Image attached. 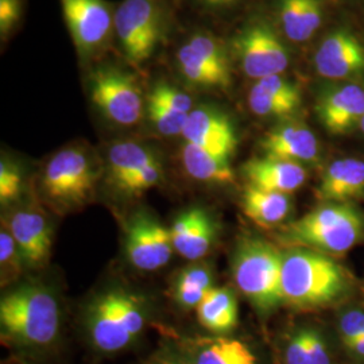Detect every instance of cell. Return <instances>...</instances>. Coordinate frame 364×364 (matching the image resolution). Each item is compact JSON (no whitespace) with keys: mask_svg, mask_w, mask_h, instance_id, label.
Listing matches in <instances>:
<instances>
[{"mask_svg":"<svg viewBox=\"0 0 364 364\" xmlns=\"http://www.w3.org/2000/svg\"><path fill=\"white\" fill-rule=\"evenodd\" d=\"M144 326V309L135 296L112 290L92 305L90 332L93 344L105 352L126 348Z\"/></svg>","mask_w":364,"mask_h":364,"instance_id":"obj_6","label":"cell"},{"mask_svg":"<svg viewBox=\"0 0 364 364\" xmlns=\"http://www.w3.org/2000/svg\"><path fill=\"white\" fill-rule=\"evenodd\" d=\"M182 136L188 144L228 159L237 147V135L231 119L207 107L195 108L189 114Z\"/></svg>","mask_w":364,"mask_h":364,"instance_id":"obj_14","label":"cell"},{"mask_svg":"<svg viewBox=\"0 0 364 364\" xmlns=\"http://www.w3.org/2000/svg\"><path fill=\"white\" fill-rule=\"evenodd\" d=\"M266 156L299 164H314L320 156V146L313 131L299 122H289L269 131L260 142Z\"/></svg>","mask_w":364,"mask_h":364,"instance_id":"obj_16","label":"cell"},{"mask_svg":"<svg viewBox=\"0 0 364 364\" xmlns=\"http://www.w3.org/2000/svg\"><path fill=\"white\" fill-rule=\"evenodd\" d=\"M338 333L344 350L350 353L355 343L364 336V309L350 306L338 313Z\"/></svg>","mask_w":364,"mask_h":364,"instance_id":"obj_29","label":"cell"},{"mask_svg":"<svg viewBox=\"0 0 364 364\" xmlns=\"http://www.w3.org/2000/svg\"><path fill=\"white\" fill-rule=\"evenodd\" d=\"M156 364H189L186 362H182V360H177V359H162L159 362H156Z\"/></svg>","mask_w":364,"mask_h":364,"instance_id":"obj_39","label":"cell"},{"mask_svg":"<svg viewBox=\"0 0 364 364\" xmlns=\"http://www.w3.org/2000/svg\"><path fill=\"white\" fill-rule=\"evenodd\" d=\"M321 0H279L278 18L284 36L302 43L312 38L323 25Z\"/></svg>","mask_w":364,"mask_h":364,"instance_id":"obj_22","label":"cell"},{"mask_svg":"<svg viewBox=\"0 0 364 364\" xmlns=\"http://www.w3.org/2000/svg\"><path fill=\"white\" fill-rule=\"evenodd\" d=\"M22 189V176L18 168L9 161L0 164V201L9 204L18 198Z\"/></svg>","mask_w":364,"mask_h":364,"instance_id":"obj_33","label":"cell"},{"mask_svg":"<svg viewBox=\"0 0 364 364\" xmlns=\"http://www.w3.org/2000/svg\"><path fill=\"white\" fill-rule=\"evenodd\" d=\"M197 1H200L201 4H204L208 9L220 10V9H228V7L234 6L239 0H197Z\"/></svg>","mask_w":364,"mask_h":364,"instance_id":"obj_38","label":"cell"},{"mask_svg":"<svg viewBox=\"0 0 364 364\" xmlns=\"http://www.w3.org/2000/svg\"><path fill=\"white\" fill-rule=\"evenodd\" d=\"M316 112L329 134L343 135L359 127L364 117V87L344 84L323 92L316 105Z\"/></svg>","mask_w":364,"mask_h":364,"instance_id":"obj_15","label":"cell"},{"mask_svg":"<svg viewBox=\"0 0 364 364\" xmlns=\"http://www.w3.org/2000/svg\"><path fill=\"white\" fill-rule=\"evenodd\" d=\"M122 52L134 65L150 60L168 31V11L161 0H124L115 11Z\"/></svg>","mask_w":364,"mask_h":364,"instance_id":"obj_5","label":"cell"},{"mask_svg":"<svg viewBox=\"0 0 364 364\" xmlns=\"http://www.w3.org/2000/svg\"><path fill=\"white\" fill-rule=\"evenodd\" d=\"M353 277L333 257L309 248L289 247L282 257L284 304L299 311L321 309L351 293Z\"/></svg>","mask_w":364,"mask_h":364,"instance_id":"obj_1","label":"cell"},{"mask_svg":"<svg viewBox=\"0 0 364 364\" xmlns=\"http://www.w3.org/2000/svg\"><path fill=\"white\" fill-rule=\"evenodd\" d=\"M21 16L19 0H0V31L9 34Z\"/></svg>","mask_w":364,"mask_h":364,"instance_id":"obj_37","label":"cell"},{"mask_svg":"<svg viewBox=\"0 0 364 364\" xmlns=\"http://www.w3.org/2000/svg\"><path fill=\"white\" fill-rule=\"evenodd\" d=\"M320 203H346L364 200V161L340 158L331 162L323 171L316 189Z\"/></svg>","mask_w":364,"mask_h":364,"instance_id":"obj_17","label":"cell"},{"mask_svg":"<svg viewBox=\"0 0 364 364\" xmlns=\"http://www.w3.org/2000/svg\"><path fill=\"white\" fill-rule=\"evenodd\" d=\"M279 240L287 247L341 257L363 242V213L353 204L323 203L285 227Z\"/></svg>","mask_w":364,"mask_h":364,"instance_id":"obj_2","label":"cell"},{"mask_svg":"<svg viewBox=\"0 0 364 364\" xmlns=\"http://www.w3.org/2000/svg\"><path fill=\"white\" fill-rule=\"evenodd\" d=\"M235 53L245 75L255 81L281 75L290 65V53L266 22H252L234 41Z\"/></svg>","mask_w":364,"mask_h":364,"instance_id":"obj_10","label":"cell"},{"mask_svg":"<svg viewBox=\"0 0 364 364\" xmlns=\"http://www.w3.org/2000/svg\"><path fill=\"white\" fill-rule=\"evenodd\" d=\"M282 257L284 252L260 237H245L235 251V284L260 312H270L284 304Z\"/></svg>","mask_w":364,"mask_h":364,"instance_id":"obj_4","label":"cell"},{"mask_svg":"<svg viewBox=\"0 0 364 364\" xmlns=\"http://www.w3.org/2000/svg\"><path fill=\"white\" fill-rule=\"evenodd\" d=\"M169 230L174 251L185 259H201L208 254L216 239V228L208 213L201 208L186 210Z\"/></svg>","mask_w":364,"mask_h":364,"instance_id":"obj_19","label":"cell"},{"mask_svg":"<svg viewBox=\"0 0 364 364\" xmlns=\"http://www.w3.org/2000/svg\"><path fill=\"white\" fill-rule=\"evenodd\" d=\"M9 231L19 248L22 259L31 266L43 263L50 254L52 235L45 218L34 210L14 213Z\"/></svg>","mask_w":364,"mask_h":364,"instance_id":"obj_21","label":"cell"},{"mask_svg":"<svg viewBox=\"0 0 364 364\" xmlns=\"http://www.w3.org/2000/svg\"><path fill=\"white\" fill-rule=\"evenodd\" d=\"M316 72L328 80H348L364 75V45L352 31L338 28L328 34L314 53Z\"/></svg>","mask_w":364,"mask_h":364,"instance_id":"obj_13","label":"cell"},{"mask_svg":"<svg viewBox=\"0 0 364 364\" xmlns=\"http://www.w3.org/2000/svg\"><path fill=\"white\" fill-rule=\"evenodd\" d=\"M306 346V363L332 364V356L324 335L316 328H302Z\"/></svg>","mask_w":364,"mask_h":364,"instance_id":"obj_32","label":"cell"},{"mask_svg":"<svg viewBox=\"0 0 364 364\" xmlns=\"http://www.w3.org/2000/svg\"><path fill=\"white\" fill-rule=\"evenodd\" d=\"M93 105L117 126H134L144 115V95L135 76L119 68L105 66L92 73Z\"/></svg>","mask_w":364,"mask_h":364,"instance_id":"obj_7","label":"cell"},{"mask_svg":"<svg viewBox=\"0 0 364 364\" xmlns=\"http://www.w3.org/2000/svg\"><path fill=\"white\" fill-rule=\"evenodd\" d=\"M248 105L258 117H289L301 105V92L281 75L260 78L250 90Z\"/></svg>","mask_w":364,"mask_h":364,"instance_id":"obj_20","label":"cell"},{"mask_svg":"<svg viewBox=\"0 0 364 364\" xmlns=\"http://www.w3.org/2000/svg\"><path fill=\"white\" fill-rule=\"evenodd\" d=\"M63 13L78 54L103 49L115 28V13L105 0H61Z\"/></svg>","mask_w":364,"mask_h":364,"instance_id":"obj_11","label":"cell"},{"mask_svg":"<svg viewBox=\"0 0 364 364\" xmlns=\"http://www.w3.org/2000/svg\"><path fill=\"white\" fill-rule=\"evenodd\" d=\"M164 177V169L162 164L159 159L156 158L151 162H149L144 168L139 170L130 181L127 182L123 188L122 192L130 193V195H139L144 193L146 191L151 189L156 186Z\"/></svg>","mask_w":364,"mask_h":364,"instance_id":"obj_31","label":"cell"},{"mask_svg":"<svg viewBox=\"0 0 364 364\" xmlns=\"http://www.w3.org/2000/svg\"><path fill=\"white\" fill-rule=\"evenodd\" d=\"M196 309L198 323L209 332L227 333L237 324V301L225 287H212Z\"/></svg>","mask_w":364,"mask_h":364,"instance_id":"obj_24","label":"cell"},{"mask_svg":"<svg viewBox=\"0 0 364 364\" xmlns=\"http://www.w3.org/2000/svg\"><path fill=\"white\" fill-rule=\"evenodd\" d=\"M146 114L154 129L165 136L182 135L189 117L186 114L171 111L151 100H146Z\"/></svg>","mask_w":364,"mask_h":364,"instance_id":"obj_28","label":"cell"},{"mask_svg":"<svg viewBox=\"0 0 364 364\" xmlns=\"http://www.w3.org/2000/svg\"><path fill=\"white\" fill-rule=\"evenodd\" d=\"M156 156L150 149L136 142H120L111 146L107 156L108 176L122 191L131 178Z\"/></svg>","mask_w":364,"mask_h":364,"instance_id":"obj_27","label":"cell"},{"mask_svg":"<svg viewBox=\"0 0 364 364\" xmlns=\"http://www.w3.org/2000/svg\"><path fill=\"white\" fill-rule=\"evenodd\" d=\"M173 251L170 230L150 216L139 215L127 227L126 254L134 267L156 272L169 263Z\"/></svg>","mask_w":364,"mask_h":364,"instance_id":"obj_12","label":"cell"},{"mask_svg":"<svg viewBox=\"0 0 364 364\" xmlns=\"http://www.w3.org/2000/svg\"><path fill=\"white\" fill-rule=\"evenodd\" d=\"M212 287V274L209 273L208 269L200 266L183 270L176 284V289L209 290Z\"/></svg>","mask_w":364,"mask_h":364,"instance_id":"obj_35","label":"cell"},{"mask_svg":"<svg viewBox=\"0 0 364 364\" xmlns=\"http://www.w3.org/2000/svg\"><path fill=\"white\" fill-rule=\"evenodd\" d=\"M242 208L257 225L273 228L287 220L291 210V198L287 193L262 191L248 185L242 196Z\"/></svg>","mask_w":364,"mask_h":364,"instance_id":"obj_23","label":"cell"},{"mask_svg":"<svg viewBox=\"0 0 364 364\" xmlns=\"http://www.w3.org/2000/svg\"><path fill=\"white\" fill-rule=\"evenodd\" d=\"M95 183L93 164L78 147H68L52 156L42 176L45 195L61 205L82 204L91 197Z\"/></svg>","mask_w":364,"mask_h":364,"instance_id":"obj_9","label":"cell"},{"mask_svg":"<svg viewBox=\"0 0 364 364\" xmlns=\"http://www.w3.org/2000/svg\"><path fill=\"white\" fill-rule=\"evenodd\" d=\"M22 255L19 248L14 240L13 235L9 230H1L0 232V263L3 275L13 273L14 275L19 273Z\"/></svg>","mask_w":364,"mask_h":364,"instance_id":"obj_34","label":"cell"},{"mask_svg":"<svg viewBox=\"0 0 364 364\" xmlns=\"http://www.w3.org/2000/svg\"><path fill=\"white\" fill-rule=\"evenodd\" d=\"M147 100L156 102L158 105H164L171 111L181 112L186 115H189L195 109L193 100L188 93L164 81L156 82L154 88L149 93Z\"/></svg>","mask_w":364,"mask_h":364,"instance_id":"obj_30","label":"cell"},{"mask_svg":"<svg viewBox=\"0 0 364 364\" xmlns=\"http://www.w3.org/2000/svg\"><path fill=\"white\" fill-rule=\"evenodd\" d=\"M182 165L186 173L197 181L231 183L235 180L234 170L228 158L213 154L188 142L182 147Z\"/></svg>","mask_w":364,"mask_h":364,"instance_id":"obj_25","label":"cell"},{"mask_svg":"<svg viewBox=\"0 0 364 364\" xmlns=\"http://www.w3.org/2000/svg\"><path fill=\"white\" fill-rule=\"evenodd\" d=\"M193 347V364H258L257 355L237 338H198Z\"/></svg>","mask_w":364,"mask_h":364,"instance_id":"obj_26","label":"cell"},{"mask_svg":"<svg viewBox=\"0 0 364 364\" xmlns=\"http://www.w3.org/2000/svg\"><path fill=\"white\" fill-rule=\"evenodd\" d=\"M359 130L362 131L364 135V117H362V120H360V123H359Z\"/></svg>","mask_w":364,"mask_h":364,"instance_id":"obj_40","label":"cell"},{"mask_svg":"<svg viewBox=\"0 0 364 364\" xmlns=\"http://www.w3.org/2000/svg\"><path fill=\"white\" fill-rule=\"evenodd\" d=\"M0 324L9 338L26 346H48L60 328L58 304L41 287H22L0 301Z\"/></svg>","mask_w":364,"mask_h":364,"instance_id":"obj_3","label":"cell"},{"mask_svg":"<svg viewBox=\"0 0 364 364\" xmlns=\"http://www.w3.org/2000/svg\"><path fill=\"white\" fill-rule=\"evenodd\" d=\"M285 363H306V346L304 338V329H297L290 338H287L285 347Z\"/></svg>","mask_w":364,"mask_h":364,"instance_id":"obj_36","label":"cell"},{"mask_svg":"<svg viewBox=\"0 0 364 364\" xmlns=\"http://www.w3.org/2000/svg\"><path fill=\"white\" fill-rule=\"evenodd\" d=\"M242 170L248 185L287 195L299 191L308 177L302 164L266 156L250 159Z\"/></svg>","mask_w":364,"mask_h":364,"instance_id":"obj_18","label":"cell"},{"mask_svg":"<svg viewBox=\"0 0 364 364\" xmlns=\"http://www.w3.org/2000/svg\"><path fill=\"white\" fill-rule=\"evenodd\" d=\"M177 66L186 82L203 90H227L231 85L228 54L219 38L198 31L177 52Z\"/></svg>","mask_w":364,"mask_h":364,"instance_id":"obj_8","label":"cell"}]
</instances>
